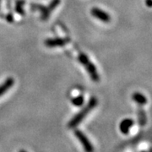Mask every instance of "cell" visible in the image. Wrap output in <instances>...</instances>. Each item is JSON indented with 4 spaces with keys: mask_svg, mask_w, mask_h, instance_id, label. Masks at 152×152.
Instances as JSON below:
<instances>
[{
    "mask_svg": "<svg viewBox=\"0 0 152 152\" xmlns=\"http://www.w3.org/2000/svg\"><path fill=\"white\" fill-rule=\"evenodd\" d=\"M96 105H97V100L95 97L91 98L88 104L86 105V107L82 109L79 113L76 114L75 116L70 120V122L69 123V128L74 129L76 126H78L83 121V119L86 117L87 114L95 108V107Z\"/></svg>",
    "mask_w": 152,
    "mask_h": 152,
    "instance_id": "cell-1",
    "label": "cell"
},
{
    "mask_svg": "<svg viewBox=\"0 0 152 152\" xmlns=\"http://www.w3.org/2000/svg\"><path fill=\"white\" fill-rule=\"evenodd\" d=\"M79 59H80V62L82 64L86 67V69L88 71V73L90 74L91 79L94 81L97 82L99 80V75H98L96 69V67H95V65L93 64L92 63L90 62L88 57L86 54H81L80 56Z\"/></svg>",
    "mask_w": 152,
    "mask_h": 152,
    "instance_id": "cell-2",
    "label": "cell"
},
{
    "mask_svg": "<svg viewBox=\"0 0 152 152\" xmlns=\"http://www.w3.org/2000/svg\"><path fill=\"white\" fill-rule=\"evenodd\" d=\"M75 135L80 140L81 145L84 148V150H85V151L94 152V146H93V145L91 143V141L89 140V139L87 138L86 135L84 133H82L80 130L76 129L75 131Z\"/></svg>",
    "mask_w": 152,
    "mask_h": 152,
    "instance_id": "cell-3",
    "label": "cell"
},
{
    "mask_svg": "<svg viewBox=\"0 0 152 152\" xmlns=\"http://www.w3.org/2000/svg\"><path fill=\"white\" fill-rule=\"evenodd\" d=\"M91 15L94 16L95 18H96L98 20H100L101 21L105 22V23H108L111 20V17L109 15L107 12H105L101 9L98 8H93L92 10H91Z\"/></svg>",
    "mask_w": 152,
    "mask_h": 152,
    "instance_id": "cell-4",
    "label": "cell"
},
{
    "mask_svg": "<svg viewBox=\"0 0 152 152\" xmlns=\"http://www.w3.org/2000/svg\"><path fill=\"white\" fill-rule=\"evenodd\" d=\"M69 42V39L64 38H53V39H48L45 44L49 48H56V47H62L65 45Z\"/></svg>",
    "mask_w": 152,
    "mask_h": 152,
    "instance_id": "cell-5",
    "label": "cell"
},
{
    "mask_svg": "<svg viewBox=\"0 0 152 152\" xmlns=\"http://www.w3.org/2000/svg\"><path fill=\"white\" fill-rule=\"evenodd\" d=\"M133 125H134V120L133 119H131V118L124 119L119 124V129L121 133L124 134H128Z\"/></svg>",
    "mask_w": 152,
    "mask_h": 152,
    "instance_id": "cell-6",
    "label": "cell"
},
{
    "mask_svg": "<svg viewBox=\"0 0 152 152\" xmlns=\"http://www.w3.org/2000/svg\"><path fill=\"white\" fill-rule=\"evenodd\" d=\"M14 84H15L14 79L13 78H8L2 85H0V96L7 92L11 87L14 86Z\"/></svg>",
    "mask_w": 152,
    "mask_h": 152,
    "instance_id": "cell-7",
    "label": "cell"
},
{
    "mask_svg": "<svg viewBox=\"0 0 152 152\" xmlns=\"http://www.w3.org/2000/svg\"><path fill=\"white\" fill-rule=\"evenodd\" d=\"M133 99L134 100L136 103L140 104V105H145V104L147 103V98L141 93H134L133 95Z\"/></svg>",
    "mask_w": 152,
    "mask_h": 152,
    "instance_id": "cell-8",
    "label": "cell"
},
{
    "mask_svg": "<svg viewBox=\"0 0 152 152\" xmlns=\"http://www.w3.org/2000/svg\"><path fill=\"white\" fill-rule=\"evenodd\" d=\"M72 103L76 107H81L84 104V96H78L72 100Z\"/></svg>",
    "mask_w": 152,
    "mask_h": 152,
    "instance_id": "cell-9",
    "label": "cell"
},
{
    "mask_svg": "<svg viewBox=\"0 0 152 152\" xmlns=\"http://www.w3.org/2000/svg\"><path fill=\"white\" fill-rule=\"evenodd\" d=\"M60 3V0H53V2H52V4L49 5V8H48V10L49 11H52L54 10L55 8L57 7V6Z\"/></svg>",
    "mask_w": 152,
    "mask_h": 152,
    "instance_id": "cell-10",
    "label": "cell"
},
{
    "mask_svg": "<svg viewBox=\"0 0 152 152\" xmlns=\"http://www.w3.org/2000/svg\"><path fill=\"white\" fill-rule=\"evenodd\" d=\"M148 6L151 7V0H148Z\"/></svg>",
    "mask_w": 152,
    "mask_h": 152,
    "instance_id": "cell-11",
    "label": "cell"
},
{
    "mask_svg": "<svg viewBox=\"0 0 152 152\" xmlns=\"http://www.w3.org/2000/svg\"><path fill=\"white\" fill-rule=\"evenodd\" d=\"M20 152H26V151H23V150H22V151H20Z\"/></svg>",
    "mask_w": 152,
    "mask_h": 152,
    "instance_id": "cell-12",
    "label": "cell"
},
{
    "mask_svg": "<svg viewBox=\"0 0 152 152\" xmlns=\"http://www.w3.org/2000/svg\"><path fill=\"white\" fill-rule=\"evenodd\" d=\"M142 152H145V151H142Z\"/></svg>",
    "mask_w": 152,
    "mask_h": 152,
    "instance_id": "cell-13",
    "label": "cell"
}]
</instances>
